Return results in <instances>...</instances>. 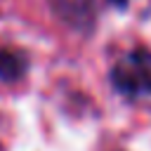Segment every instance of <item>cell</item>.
I'll list each match as a JSON object with an SVG mask.
<instances>
[{
	"instance_id": "2",
	"label": "cell",
	"mask_w": 151,
	"mask_h": 151,
	"mask_svg": "<svg viewBox=\"0 0 151 151\" xmlns=\"http://www.w3.org/2000/svg\"><path fill=\"white\" fill-rule=\"evenodd\" d=\"M52 5L71 26H87L92 21V0H52Z\"/></svg>"
},
{
	"instance_id": "4",
	"label": "cell",
	"mask_w": 151,
	"mask_h": 151,
	"mask_svg": "<svg viewBox=\"0 0 151 151\" xmlns=\"http://www.w3.org/2000/svg\"><path fill=\"white\" fill-rule=\"evenodd\" d=\"M111 2H113V5H116V7H125V5H127V2H130V0H111Z\"/></svg>"
},
{
	"instance_id": "1",
	"label": "cell",
	"mask_w": 151,
	"mask_h": 151,
	"mask_svg": "<svg viewBox=\"0 0 151 151\" xmlns=\"http://www.w3.org/2000/svg\"><path fill=\"white\" fill-rule=\"evenodd\" d=\"M113 87L125 97L151 94V54L144 50L120 57L111 71Z\"/></svg>"
},
{
	"instance_id": "3",
	"label": "cell",
	"mask_w": 151,
	"mask_h": 151,
	"mask_svg": "<svg viewBox=\"0 0 151 151\" xmlns=\"http://www.w3.org/2000/svg\"><path fill=\"white\" fill-rule=\"evenodd\" d=\"M26 71V59L24 54L14 52V50H2L0 52V78L12 83L17 78H21Z\"/></svg>"
}]
</instances>
